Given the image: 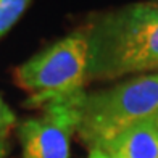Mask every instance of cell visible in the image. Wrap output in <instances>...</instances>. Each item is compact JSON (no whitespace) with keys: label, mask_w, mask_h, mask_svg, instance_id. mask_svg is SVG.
<instances>
[{"label":"cell","mask_w":158,"mask_h":158,"mask_svg":"<svg viewBox=\"0 0 158 158\" xmlns=\"http://www.w3.org/2000/svg\"><path fill=\"white\" fill-rule=\"evenodd\" d=\"M87 81L119 79L158 68V5L131 3L90 18Z\"/></svg>","instance_id":"6da1fadb"},{"label":"cell","mask_w":158,"mask_h":158,"mask_svg":"<svg viewBox=\"0 0 158 158\" xmlns=\"http://www.w3.org/2000/svg\"><path fill=\"white\" fill-rule=\"evenodd\" d=\"M76 134L89 150L102 148L123 129L158 111V73L142 74L94 92L73 94Z\"/></svg>","instance_id":"7a4b0ae2"},{"label":"cell","mask_w":158,"mask_h":158,"mask_svg":"<svg viewBox=\"0 0 158 158\" xmlns=\"http://www.w3.org/2000/svg\"><path fill=\"white\" fill-rule=\"evenodd\" d=\"M89 71V42L84 29L74 31L32 55L15 69V82L26 90L27 108L84 90Z\"/></svg>","instance_id":"3957f363"},{"label":"cell","mask_w":158,"mask_h":158,"mask_svg":"<svg viewBox=\"0 0 158 158\" xmlns=\"http://www.w3.org/2000/svg\"><path fill=\"white\" fill-rule=\"evenodd\" d=\"M37 116L18 124L23 158H69V143L77 129L73 94L52 98L40 106Z\"/></svg>","instance_id":"277c9868"},{"label":"cell","mask_w":158,"mask_h":158,"mask_svg":"<svg viewBox=\"0 0 158 158\" xmlns=\"http://www.w3.org/2000/svg\"><path fill=\"white\" fill-rule=\"evenodd\" d=\"M100 150L113 158H158V127L153 118L123 129Z\"/></svg>","instance_id":"5b68a950"},{"label":"cell","mask_w":158,"mask_h":158,"mask_svg":"<svg viewBox=\"0 0 158 158\" xmlns=\"http://www.w3.org/2000/svg\"><path fill=\"white\" fill-rule=\"evenodd\" d=\"M31 2L32 0H0V37L18 23Z\"/></svg>","instance_id":"8992f818"},{"label":"cell","mask_w":158,"mask_h":158,"mask_svg":"<svg viewBox=\"0 0 158 158\" xmlns=\"http://www.w3.org/2000/svg\"><path fill=\"white\" fill-rule=\"evenodd\" d=\"M16 126V114L8 106V103L0 97V140L8 137L11 129Z\"/></svg>","instance_id":"52a82bcc"},{"label":"cell","mask_w":158,"mask_h":158,"mask_svg":"<svg viewBox=\"0 0 158 158\" xmlns=\"http://www.w3.org/2000/svg\"><path fill=\"white\" fill-rule=\"evenodd\" d=\"M87 158H113V156L108 155L106 152H103V150H100V148H92V150H89Z\"/></svg>","instance_id":"ba28073f"},{"label":"cell","mask_w":158,"mask_h":158,"mask_svg":"<svg viewBox=\"0 0 158 158\" xmlns=\"http://www.w3.org/2000/svg\"><path fill=\"white\" fill-rule=\"evenodd\" d=\"M10 152V143L6 139L0 140V158H5V155Z\"/></svg>","instance_id":"9c48e42d"},{"label":"cell","mask_w":158,"mask_h":158,"mask_svg":"<svg viewBox=\"0 0 158 158\" xmlns=\"http://www.w3.org/2000/svg\"><path fill=\"white\" fill-rule=\"evenodd\" d=\"M153 121H155V124H156V127H158V111L155 113V116H153Z\"/></svg>","instance_id":"30bf717a"}]
</instances>
